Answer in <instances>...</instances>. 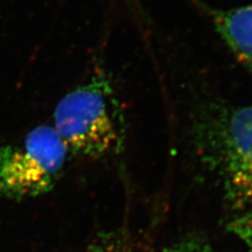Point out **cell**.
I'll list each match as a JSON object with an SVG mask.
<instances>
[{"mask_svg": "<svg viewBox=\"0 0 252 252\" xmlns=\"http://www.w3.org/2000/svg\"><path fill=\"white\" fill-rule=\"evenodd\" d=\"M52 126L72 156L93 161L121 153L124 116L103 70H98L59 100Z\"/></svg>", "mask_w": 252, "mask_h": 252, "instance_id": "6da1fadb", "label": "cell"}, {"mask_svg": "<svg viewBox=\"0 0 252 252\" xmlns=\"http://www.w3.org/2000/svg\"><path fill=\"white\" fill-rule=\"evenodd\" d=\"M69 154L50 124L32 128L19 141L0 147V199L22 201L51 192Z\"/></svg>", "mask_w": 252, "mask_h": 252, "instance_id": "7a4b0ae2", "label": "cell"}, {"mask_svg": "<svg viewBox=\"0 0 252 252\" xmlns=\"http://www.w3.org/2000/svg\"><path fill=\"white\" fill-rule=\"evenodd\" d=\"M220 171L230 198L252 208V105L232 110L218 131Z\"/></svg>", "mask_w": 252, "mask_h": 252, "instance_id": "3957f363", "label": "cell"}, {"mask_svg": "<svg viewBox=\"0 0 252 252\" xmlns=\"http://www.w3.org/2000/svg\"><path fill=\"white\" fill-rule=\"evenodd\" d=\"M214 22L235 57L252 70V3L218 11Z\"/></svg>", "mask_w": 252, "mask_h": 252, "instance_id": "277c9868", "label": "cell"}, {"mask_svg": "<svg viewBox=\"0 0 252 252\" xmlns=\"http://www.w3.org/2000/svg\"><path fill=\"white\" fill-rule=\"evenodd\" d=\"M79 252H145L139 250L130 243L118 235H102L94 240L91 245L86 246ZM154 252H215L208 245L199 241H186L175 244V245L165 247L159 251Z\"/></svg>", "mask_w": 252, "mask_h": 252, "instance_id": "5b68a950", "label": "cell"}, {"mask_svg": "<svg viewBox=\"0 0 252 252\" xmlns=\"http://www.w3.org/2000/svg\"><path fill=\"white\" fill-rule=\"evenodd\" d=\"M229 229L252 252V208L235 218L229 224Z\"/></svg>", "mask_w": 252, "mask_h": 252, "instance_id": "8992f818", "label": "cell"}]
</instances>
